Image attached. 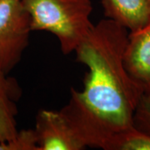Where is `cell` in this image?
Wrapping results in <instances>:
<instances>
[{"mask_svg":"<svg viewBox=\"0 0 150 150\" xmlns=\"http://www.w3.org/2000/svg\"><path fill=\"white\" fill-rule=\"evenodd\" d=\"M129 33L106 18L93 25L74 51L88 71L83 89L72 88L69 101L60 110L87 147L104 149L114 134L134 126L143 93L123 64Z\"/></svg>","mask_w":150,"mask_h":150,"instance_id":"obj_1","label":"cell"},{"mask_svg":"<svg viewBox=\"0 0 150 150\" xmlns=\"http://www.w3.org/2000/svg\"><path fill=\"white\" fill-rule=\"evenodd\" d=\"M33 31H46L58 38L64 54L74 52L90 32L91 0H21Z\"/></svg>","mask_w":150,"mask_h":150,"instance_id":"obj_2","label":"cell"},{"mask_svg":"<svg viewBox=\"0 0 150 150\" xmlns=\"http://www.w3.org/2000/svg\"><path fill=\"white\" fill-rule=\"evenodd\" d=\"M31 32L21 0H0V69L7 74L20 61Z\"/></svg>","mask_w":150,"mask_h":150,"instance_id":"obj_3","label":"cell"},{"mask_svg":"<svg viewBox=\"0 0 150 150\" xmlns=\"http://www.w3.org/2000/svg\"><path fill=\"white\" fill-rule=\"evenodd\" d=\"M33 131L38 150H83L87 148L61 110H40Z\"/></svg>","mask_w":150,"mask_h":150,"instance_id":"obj_4","label":"cell"},{"mask_svg":"<svg viewBox=\"0 0 150 150\" xmlns=\"http://www.w3.org/2000/svg\"><path fill=\"white\" fill-rule=\"evenodd\" d=\"M123 64L143 96L150 99V24L129 33Z\"/></svg>","mask_w":150,"mask_h":150,"instance_id":"obj_5","label":"cell"},{"mask_svg":"<svg viewBox=\"0 0 150 150\" xmlns=\"http://www.w3.org/2000/svg\"><path fill=\"white\" fill-rule=\"evenodd\" d=\"M105 18L134 32L150 24V0H102Z\"/></svg>","mask_w":150,"mask_h":150,"instance_id":"obj_6","label":"cell"},{"mask_svg":"<svg viewBox=\"0 0 150 150\" xmlns=\"http://www.w3.org/2000/svg\"><path fill=\"white\" fill-rule=\"evenodd\" d=\"M19 95L17 83L0 69V143L13 140L18 134L16 100Z\"/></svg>","mask_w":150,"mask_h":150,"instance_id":"obj_7","label":"cell"},{"mask_svg":"<svg viewBox=\"0 0 150 150\" xmlns=\"http://www.w3.org/2000/svg\"><path fill=\"white\" fill-rule=\"evenodd\" d=\"M103 150H150V134L132 126L114 134Z\"/></svg>","mask_w":150,"mask_h":150,"instance_id":"obj_8","label":"cell"},{"mask_svg":"<svg viewBox=\"0 0 150 150\" xmlns=\"http://www.w3.org/2000/svg\"><path fill=\"white\" fill-rule=\"evenodd\" d=\"M134 126L150 134V99L143 96L136 108L134 117Z\"/></svg>","mask_w":150,"mask_h":150,"instance_id":"obj_9","label":"cell"}]
</instances>
